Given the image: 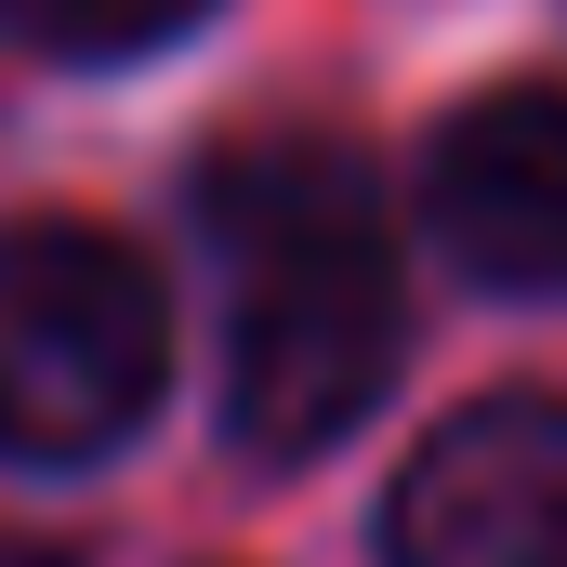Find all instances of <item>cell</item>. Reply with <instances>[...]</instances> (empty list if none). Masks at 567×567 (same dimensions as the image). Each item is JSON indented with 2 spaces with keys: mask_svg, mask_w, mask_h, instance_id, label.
Returning a JSON list of instances; mask_svg holds the SVG:
<instances>
[{
  "mask_svg": "<svg viewBox=\"0 0 567 567\" xmlns=\"http://www.w3.org/2000/svg\"><path fill=\"white\" fill-rule=\"evenodd\" d=\"M198 212H212V251H225V423L265 462H303L396 370L383 198L343 145L251 133L212 158Z\"/></svg>",
  "mask_w": 567,
  "mask_h": 567,
  "instance_id": "6da1fadb",
  "label": "cell"
},
{
  "mask_svg": "<svg viewBox=\"0 0 567 567\" xmlns=\"http://www.w3.org/2000/svg\"><path fill=\"white\" fill-rule=\"evenodd\" d=\"M172 317L106 225H0V462H93L158 410Z\"/></svg>",
  "mask_w": 567,
  "mask_h": 567,
  "instance_id": "7a4b0ae2",
  "label": "cell"
},
{
  "mask_svg": "<svg viewBox=\"0 0 567 567\" xmlns=\"http://www.w3.org/2000/svg\"><path fill=\"white\" fill-rule=\"evenodd\" d=\"M396 567H567V410L488 396L423 435V462L383 502Z\"/></svg>",
  "mask_w": 567,
  "mask_h": 567,
  "instance_id": "3957f363",
  "label": "cell"
},
{
  "mask_svg": "<svg viewBox=\"0 0 567 567\" xmlns=\"http://www.w3.org/2000/svg\"><path fill=\"white\" fill-rule=\"evenodd\" d=\"M423 212L488 290H567V93L555 80L475 93L435 133Z\"/></svg>",
  "mask_w": 567,
  "mask_h": 567,
  "instance_id": "277c9868",
  "label": "cell"
},
{
  "mask_svg": "<svg viewBox=\"0 0 567 567\" xmlns=\"http://www.w3.org/2000/svg\"><path fill=\"white\" fill-rule=\"evenodd\" d=\"M185 13H212V0H0V27L40 40V53H145Z\"/></svg>",
  "mask_w": 567,
  "mask_h": 567,
  "instance_id": "5b68a950",
  "label": "cell"
},
{
  "mask_svg": "<svg viewBox=\"0 0 567 567\" xmlns=\"http://www.w3.org/2000/svg\"><path fill=\"white\" fill-rule=\"evenodd\" d=\"M0 567H53V555H27V542H0Z\"/></svg>",
  "mask_w": 567,
  "mask_h": 567,
  "instance_id": "8992f818",
  "label": "cell"
}]
</instances>
